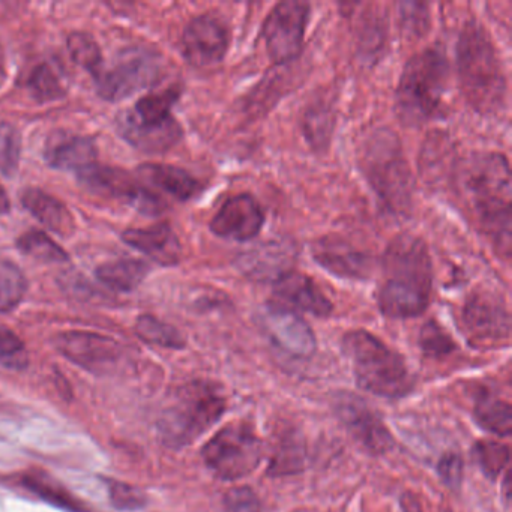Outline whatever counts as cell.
<instances>
[{
    "instance_id": "obj_39",
    "label": "cell",
    "mask_w": 512,
    "mask_h": 512,
    "mask_svg": "<svg viewBox=\"0 0 512 512\" xmlns=\"http://www.w3.org/2000/svg\"><path fill=\"white\" fill-rule=\"evenodd\" d=\"M22 157V136L10 122H0V173L13 178Z\"/></svg>"
},
{
    "instance_id": "obj_25",
    "label": "cell",
    "mask_w": 512,
    "mask_h": 512,
    "mask_svg": "<svg viewBox=\"0 0 512 512\" xmlns=\"http://www.w3.org/2000/svg\"><path fill=\"white\" fill-rule=\"evenodd\" d=\"M137 173L142 181L148 182L161 193L169 194L178 202H188L202 191L199 179L187 170L169 164H142Z\"/></svg>"
},
{
    "instance_id": "obj_45",
    "label": "cell",
    "mask_w": 512,
    "mask_h": 512,
    "mask_svg": "<svg viewBox=\"0 0 512 512\" xmlns=\"http://www.w3.org/2000/svg\"><path fill=\"white\" fill-rule=\"evenodd\" d=\"M437 472L446 487L458 490L463 484L464 464L463 458L455 452H448L440 458Z\"/></svg>"
},
{
    "instance_id": "obj_26",
    "label": "cell",
    "mask_w": 512,
    "mask_h": 512,
    "mask_svg": "<svg viewBox=\"0 0 512 512\" xmlns=\"http://www.w3.org/2000/svg\"><path fill=\"white\" fill-rule=\"evenodd\" d=\"M148 263L137 259H119L104 263L95 269V277L103 286L115 292L128 293L136 290L148 277Z\"/></svg>"
},
{
    "instance_id": "obj_33",
    "label": "cell",
    "mask_w": 512,
    "mask_h": 512,
    "mask_svg": "<svg viewBox=\"0 0 512 512\" xmlns=\"http://www.w3.org/2000/svg\"><path fill=\"white\" fill-rule=\"evenodd\" d=\"M28 292V280L16 263L0 259V313L19 307Z\"/></svg>"
},
{
    "instance_id": "obj_41",
    "label": "cell",
    "mask_w": 512,
    "mask_h": 512,
    "mask_svg": "<svg viewBox=\"0 0 512 512\" xmlns=\"http://www.w3.org/2000/svg\"><path fill=\"white\" fill-rule=\"evenodd\" d=\"M419 346H421L422 352L431 358L451 355L455 350V343L451 335L434 320H428L422 326L421 334H419Z\"/></svg>"
},
{
    "instance_id": "obj_38",
    "label": "cell",
    "mask_w": 512,
    "mask_h": 512,
    "mask_svg": "<svg viewBox=\"0 0 512 512\" xmlns=\"http://www.w3.org/2000/svg\"><path fill=\"white\" fill-rule=\"evenodd\" d=\"M476 463L488 478L496 479L508 467L509 448L496 440H481L473 448Z\"/></svg>"
},
{
    "instance_id": "obj_22",
    "label": "cell",
    "mask_w": 512,
    "mask_h": 512,
    "mask_svg": "<svg viewBox=\"0 0 512 512\" xmlns=\"http://www.w3.org/2000/svg\"><path fill=\"white\" fill-rule=\"evenodd\" d=\"M98 149L91 137L70 133H56L47 140L44 160L52 169L80 170L97 161Z\"/></svg>"
},
{
    "instance_id": "obj_18",
    "label": "cell",
    "mask_w": 512,
    "mask_h": 512,
    "mask_svg": "<svg viewBox=\"0 0 512 512\" xmlns=\"http://www.w3.org/2000/svg\"><path fill=\"white\" fill-rule=\"evenodd\" d=\"M337 416L353 439L371 454H386L394 446V437L385 422L361 398L344 395L337 403Z\"/></svg>"
},
{
    "instance_id": "obj_34",
    "label": "cell",
    "mask_w": 512,
    "mask_h": 512,
    "mask_svg": "<svg viewBox=\"0 0 512 512\" xmlns=\"http://www.w3.org/2000/svg\"><path fill=\"white\" fill-rule=\"evenodd\" d=\"M17 248L25 256L32 257L38 262L62 263L70 260L67 251L41 230H29L23 233L17 239Z\"/></svg>"
},
{
    "instance_id": "obj_19",
    "label": "cell",
    "mask_w": 512,
    "mask_h": 512,
    "mask_svg": "<svg viewBox=\"0 0 512 512\" xmlns=\"http://www.w3.org/2000/svg\"><path fill=\"white\" fill-rule=\"evenodd\" d=\"M260 322L272 343L298 358H308L316 352V335L295 311L281 305H269L260 314Z\"/></svg>"
},
{
    "instance_id": "obj_48",
    "label": "cell",
    "mask_w": 512,
    "mask_h": 512,
    "mask_svg": "<svg viewBox=\"0 0 512 512\" xmlns=\"http://www.w3.org/2000/svg\"><path fill=\"white\" fill-rule=\"evenodd\" d=\"M5 79H7V71H5L4 53L0 49V86L4 85Z\"/></svg>"
},
{
    "instance_id": "obj_1",
    "label": "cell",
    "mask_w": 512,
    "mask_h": 512,
    "mask_svg": "<svg viewBox=\"0 0 512 512\" xmlns=\"http://www.w3.org/2000/svg\"><path fill=\"white\" fill-rule=\"evenodd\" d=\"M455 193L475 218L494 250L509 260L512 248V178L508 158L496 152L473 154L452 169Z\"/></svg>"
},
{
    "instance_id": "obj_13",
    "label": "cell",
    "mask_w": 512,
    "mask_h": 512,
    "mask_svg": "<svg viewBox=\"0 0 512 512\" xmlns=\"http://www.w3.org/2000/svg\"><path fill=\"white\" fill-rule=\"evenodd\" d=\"M298 248L292 241L271 239L244 251L236 259V268L254 283L275 284L295 271Z\"/></svg>"
},
{
    "instance_id": "obj_11",
    "label": "cell",
    "mask_w": 512,
    "mask_h": 512,
    "mask_svg": "<svg viewBox=\"0 0 512 512\" xmlns=\"http://www.w3.org/2000/svg\"><path fill=\"white\" fill-rule=\"evenodd\" d=\"M77 179L89 193L107 199L124 200L140 214L160 215L166 211L167 203L163 197L143 187L125 170L95 163L77 172Z\"/></svg>"
},
{
    "instance_id": "obj_15",
    "label": "cell",
    "mask_w": 512,
    "mask_h": 512,
    "mask_svg": "<svg viewBox=\"0 0 512 512\" xmlns=\"http://www.w3.org/2000/svg\"><path fill=\"white\" fill-rule=\"evenodd\" d=\"M265 212L256 197L248 193L229 197L211 220V232L235 242L253 241L262 232Z\"/></svg>"
},
{
    "instance_id": "obj_36",
    "label": "cell",
    "mask_w": 512,
    "mask_h": 512,
    "mask_svg": "<svg viewBox=\"0 0 512 512\" xmlns=\"http://www.w3.org/2000/svg\"><path fill=\"white\" fill-rule=\"evenodd\" d=\"M26 89L38 103H52L67 94L61 76L49 64L38 65L26 80Z\"/></svg>"
},
{
    "instance_id": "obj_4",
    "label": "cell",
    "mask_w": 512,
    "mask_h": 512,
    "mask_svg": "<svg viewBox=\"0 0 512 512\" xmlns=\"http://www.w3.org/2000/svg\"><path fill=\"white\" fill-rule=\"evenodd\" d=\"M457 73L464 100L481 115H494L505 107L506 77L496 47L479 23L461 29L457 43Z\"/></svg>"
},
{
    "instance_id": "obj_43",
    "label": "cell",
    "mask_w": 512,
    "mask_h": 512,
    "mask_svg": "<svg viewBox=\"0 0 512 512\" xmlns=\"http://www.w3.org/2000/svg\"><path fill=\"white\" fill-rule=\"evenodd\" d=\"M109 484L110 500L122 511H134L145 505V496L139 488L119 481H107Z\"/></svg>"
},
{
    "instance_id": "obj_16",
    "label": "cell",
    "mask_w": 512,
    "mask_h": 512,
    "mask_svg": "<svg viewBox=\"0 0 512 512\" xmlns=\"http://www.w3.org/2000/svg\"><path fill=\"white\" fill-rule=\"evenodd\" d=\"M314 262L329 274L347 280H368L374 272L370 254L337 235H326L311 244Z\"/></svg>"
},
{
    "instance_id": "obj_24",
    "label": "cell",
    "mask_w": 512,
    "mask_h": 512,
    "mask_svg": "<svg viewBox=\"0 0 512 512\" xmlns=\"http://www.w3.org/2000/svg\"><path fill=\"white\" fill-rule=\"evenodd\" d=\"M23 208L31 212L44 227L61 238H70L76 230L73 215L64 203L40 188H26L20 194Z\"/></svg>"
},
{
    "instance_id": "obj_6",
    "label": "cell",
    "mask_w": 512,
    "mask_h": 512,
    "mask_svg": "<svg viewBox=\"0 0 512 512\" xmlns=\"http://www.w3.org/2000/svg\"><path fill=\"white\" fill-rule=\"evenodd\" d=\"M343 352L352 365L359 388L391 400L412 391L415 380L403 356L376 335L364 329L347 332L343 337Z\"/></svg>"
},
{
    "instance_id": "obj_20",
    "label": "cell",
    "mask_w": 512,
    "mask_h": 512,
    "mask_svg": "<svg viewBox=\"0 0 512 512\" xmlns=\"http://www.w3.org/2000/svg\"><path fill=\"white\" fill-rule=\"evenodd\" d=\"M116 127L125 142L148 154L169 151L182 139V128L175 118L166 124L143 125L134 119L130 110H125L116 118Z\"/></svg>"
},
{
    "instance_id": "obj_40",
    "label": "cell",
    "mask_w": 512,
    "mask_h": 512,
    "mask_svg": "<svg viewBox=\"0 0 512 512\" xmlns=\"http://www.w3.org/2000/svg\"><path fill=\"white\" fill-rule=\"evenodd\" d=\"M28 364V350L22 338L10 328L0 326V365L11 370H23Z\"/></svg>"
},
{
    "instance_id": "obj_44",
    "label": "cell",
    "mask_w": 512,
    "mask_h": 512,
    "mask_svg": "<svg viewBox=\"0 0 512 512\" xmlns=\"http://www.w3.org/2000/svg\"><path fill=\"white\" fill-rule=\"evenodd\" d=\"M226 512H262L257 494L250 487H236L224 496Z\"/></svg>"
},
{
    "instance_id": "obj_46",
    "label": "cell",
    "mask_w": 512,
    "mask_h": 512,
    "mask_svg": "<svg viewBox=\"0 0 512 512\" xmlns=\"http://www.w3.org/2000/svg\"><path fill=\"white\" fill-rule=\"evenodd\" d=\"M401 506H403V512H422L421 505L418 500L412 496V494H406L401 499Z\"/></svg>"
},
{
    "instance_id": "obj_23",
    "label": "cell",
    "mask_w": 512,
    "mask_h": 512,
    "mask_svg": "<svg viewBox=\"0 0 512 512\" xmlns=\"http://www.w3.org/2000/svg\"><path fill=\"white\" fill-rule=\"evenodd\" d=\"M274 293L284 304L316 317H328L334 308L320 287L310 277L299 272H290L283 280L275 283Z\"/></svg>"
},
{
    "instance_id": "obj_9",
    "label": "cell",
    "mask_w": 512,
    "mask_h": 512,
    "mask_svg": "<svg viewBox=\"0 0 512 512\" xmlns=\"http://www.w3.org/2000/svg\"><path fill=\"white\" fill-rule=\"evenodd\" d=\"M163 74L160 55L149 49H127L113 67L95 77L97 92L103 100L118 103L143 89L151 88Z\"/></svg>"
},
{
    "instance_id": "obj_3",
    "label": "cell",
    "mask_w": 512,
    "mask_h": 512,
    "mask_svg": "<svg viewBox=\"0 0 512 512\" xmlns=\"http://www.w3.org/2000/svg\"><path fill=\"white\" fill-rule=\"evenodd\" d=\"M356 161L371 190L391 214L403 217L412 211V170L394 131L385 127L368 131L359 140Z\"/></svg>"
},
{
    "instance_id": "obj_17",
    "label": "cell",
    "mask_w": 512,
    "mask_h": 512,
    "mask_svg": "<svg viewBox=\"0 0 512 512\" xmlns=\"http://www.w3.org/2000/svg\"><path fill=\"white\" fill-rule=\"evenodd\" d=\"M59 352L92 373H107L121 359V346L113 338L94 332L70 331L56 337Z\"/></svg>"
},
{
    "instance_id": "obj_27",
    "label": "cell",
    "mask_w": 512,
    "mask_h": 512,
    "mask_svg": "<svg viewBox=\"0 0 512 512\" xmlns=\"http://www.w3.org/2000/svg\"><path fill=\"white\" fill-rule=\"evenodd\" d=\"M23 485L46 502L70 512H88V506L47 473L35 470L23 475Z\"/></svg>"
},
{
    "instance_id": "obj_42",
    "label": "cell",
    "mask_w": 512,
    "mask_h": 512,
    "mask_svg": "<svg viewBox=\"0 0 512 512\" xmlns=\"http://www.w3.org/2000/svg\"><path fill=\"white\" fill-rule=\"evenodd\" d=\"M400 8L401 28L410 37H422L430 28V10L427 4L404 2Z\"/></svg>"
},
{
    "instance_id": "obj_5",
    "label": "cell",
    "mask_w": 512,
    "mask_h": 512,
    "mask_svg": "<svg viewBox=\"0 0 512 512\" xmlns=\"http://www.w3.org/2000/svg\"><path fill=\"white\" fill-rule=\"evenodd\" d=\"M449 62L440 47H428L407 61L397 92L395 112L407 127H421L443 115Z\"/></svg>"
},
{
    "instance_id": "obj_31",
    "label": "cell",
    "mask_w": 512,
    "mask_h": 512,
    "mask_svg": "<svg viewBox=\"0 0 512 512\" xmlns=\"http://www.w3.org/2000/svg\"><path fill=\"white\" fill-rule=\"evenodd\" d=\"M475 419L482 428L500 437L511 436L512 407L508 401L490 394L481 395L475 404Z\"/></svg>"
},
{
    "instance_id": "obj_21",
    "label": "cell",
    "mask_w": 512,
    "mask_h": 512,
    "mask_svg": "<svg viewBox=\"0 0 512 512\" xmlns=\"http://www.w3.org/2000/svg\"><path fill=\"white\" fill-rule=\"evenodd\" d=\"M125 244L142 251L161 266H176L182 259V247L169 223L155 224L148 229H130L122 233Z\"/></svg>"
},
{
    "instance_id": "obj_37",
    "label": "cell",
    "mask_w": 512,
    "mask_h": 512,
    "mask_svg": "<svg viewBox=\"0 0 512 512\" xmlns=\"http://www.w3.org/2000/svg\"><path fill=\"white\" fill-rule=\"evenodd\" d=\"M68 52L71 59L92 76H98L103 70V55L94 37L85 32H74L67 40Z\"/></svg>"
},
{
    "instance_id": "obj_47",
    "label": "cell",
    "mask_w": 512,
    "mask_h": 512,
    "mask_svg": "<svg viewBox=\"0 0 512 512\" xmlns=\"http://www.w3.org/2000/svg\"><path fill=\"white\" fill-rule=\"evenodd\" d=\"M11 211V202L8 194L5 193L4 187L0 185V214L5 215Z\"/></svg>"
},
{
    "instance_id": "obj_14",
    "label": "cell",
    "mask_w": 512,
    "mask_h": 512,
    "mask_svg": "<svg viewBox=\"0 0 512 512\" xmlns=\"http://www.w3.org/2000/svg\"><path fill=\"white\" fill-rule=\"evenodd\" d=\"M229 46V29L218 17L203 14L185 26L182 50L193 67L209 68L220 64L226 58Z\"/></svg>"
},
{
    "instance_id": "obj_35",
    "label": "cell",
    "mask_w": 512,
    "mask_h": 512,
    "mask_svg": "<svg viewBox=\"0 0 512 512\" xmlns=\"http://www.w3.org/2000/svg\"><path fill=\"white\" fill-rule=\"evenodd\" d=\"M136 334L140 340L155 346L167 347V349H182L185 347V338L175 326L151 316L143 314L137 319Z\"/></svg>"
},
{
    "instance_id": "obj_8",
    "label": "cell",
    "mask_w": 512,
    "mask_h": 512,
    "mask_svg": "<svg viewBox=\"0 0 512 512\" xmlns=\"http://www.w3.org/2000/svg\"><path fill=\"white\" fill-rule=\"evenodd\" d=\"M202 457L218 478L235 481L257 469L263 443L248 425H227L203 446Z\"/></svg>"
},
{
    "instance_id": "obj_10",
    "label": "cell",
    "mask_w": 512,
    "mask_h": 512,
    "mask_svg": "<svg viewBox=\"0 0 512 512\" xmlns=\"http://www.w3.org/2000/svg\"><path fill=\"white\" fill-rule=\"evenodd\" d=\"M310 13V4L299 0H286L272 8L263 23L262 37L275 65L289 64L301 55Z\"/></svg>"
},
{
    "instance_id": "obj_32",
    "label": "cell",
    "mask_w": 512,
    "mask_h": 512,
    "mask_svg": "<svg viewBox=\"0 0 512 512\" xmlns=\"http://www.w3.org/2000/svg\"><path fill=\"white\" fill-rule=\"evenodd\" d=\"M386 43V25L379 14L368 11L359 22L358 56L364 64L379 61Z\"/></svg>"
},
{
    "instance_id": "obj_2",
    "label": "cell",
    "mask_w": 512,
    "mask_h": 512,
    "mask_svg": "<svg viewBox=\"0 0 512 512\" xmlns=\"http://www.w3.org/2000/svg\"><path fill=\"white\" fill-rule=\"evenodd\" d=\"M433 292V263L427 244L412 235L391 241L382 257L377 292L380 313L389 319H412L425 313Z\"/></svg>"
},
{
    "instance_id": "obj_30",
    "label": "cell",
    "mask_w": 512,
    "mask_h": 512,
    "mask_svg": "<svg viewBox=\"0 0 512 512\" xmlns=\"http://www.w3.org/2000/svg\"><path fill=\"white\" fill-rule=\"evenodd\" d=\"M179 97H181L179 86L163 89L157 94L140 98L134 109L130 110L131 115L143 125L166 124L170 119H173L172 109L178 103Z\"/></svg>"
},
{
    "instance_id": "obj_29",
    "label": "cell",
    "mask_w": 512,
    "mask_h": 512,
    "mask_svg": "<svg viewBox=\"0 0 512 512\" xmlns=\"http://www.w3.org/2000/svg\"><path fill=\"white\" fill-rule=\"evenodd\" d=\"M334 125V109L329 104L319 101L305 110L302 118V133L314 151L322 152L329 148Z\"/></svg>"
},
{
    "instance_id": "obj_7",
    "label": "cell",
    "mask_w": 512,
    "mask_h": 512,
    "mask_svg": "<svg viewBox=\"0 0 512 512\" xmlns=\"http://www.w3.org/2000/svg\"><path fill=\"white\" fill-rule=\"evenodd\" d=\"M226 407V398L214 383H188L176 392L158 421L161 440L173 449L191 445L220 421Z\"/></svg>"
},
{
    "instance_id": "obj_28",
    "label": "cell",
    "mask_w": 512,
    "mask_h": 512,
    "mask_svg": "<svg viewBox=\"0 0 512 512\" xmlns=\"http://www.w3.org/2000/svg\"><path fill=\"white\" fill-rule=\"evenodd\" d=\"M305 445L296 431H284L275 443L269 461L268 473L271 476L295 475L304 469Z\"/></svg>"
},
{
    "instance_id": "obj_12",
    "label": "cell",
    "mask_w": 512,
    "mask_h": 512,
    "mask_svg": "<svg viewBox=\"0 0 512 512\" xmlns=\"http://www.w3.org/2000/svg\"><path fill=\"white\" fill-rule=\"evenodd\" d=\"M461 323L470 341L476 344L509 340L511 317L502 298L490 292H475L466 299Z\"/></svg>"
}]
</instances>
